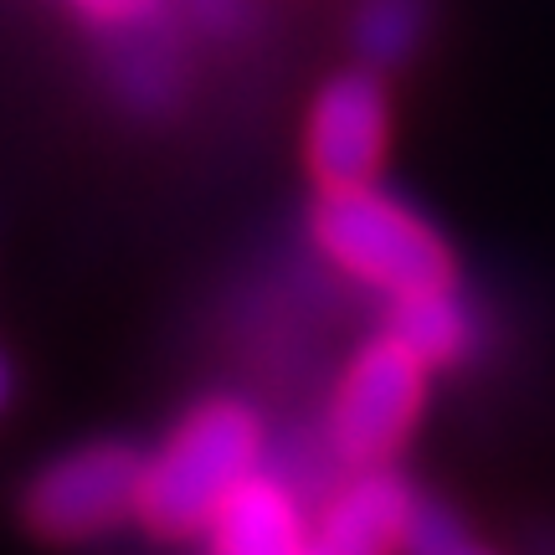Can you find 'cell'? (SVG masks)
<instances>
[{
	"label": "cell",
	"instance_id": "1",
	"mask_svg": "<svg viewBox=\"0 0 555 555\" xmlns=\"http://www.w3.org/2000/svg\"><path fill=\"white\" fill-rule=\"evenodd\" d=\"M262 422L247 401H201L176 433L144 457L139 519L155 535H196L211 525L227 494L258 474Z\"/></svg>",
	"mask_w": 555,
	"mask_h": 555
},
{
	"label": "cell",
	"instance_id": "15",
	"mask_svg": "<svg viewBox=\"0 0 555 555\" xmlns=\"http://www.w3.org/2000/svg\"><path fill=\"white\" fill-rule=\"evenodd\" d=\"M540 555H555V540H545V545H540Z\"/></svg>",
	"mask_w": 555,
	"mask_h": 555
},
{
	"label": "cell",
	"instance_id": "6",
	"mask_svg": "<svg viewBox=\"0 0 555 555\" xmlns=\"http://www.w3.org/2000/svg\"><path fill=\"white\" fill-rule=\"evenodd\" d=\"M416 499L386 463L360 468L345 489H339L314 530V551L324 555H391L401 551L406 519H412Z\"/></svg>",
	"mask_w": 555,
	"mask_h": 555
},
{
	"label": "cell",
	"instance_id": "12",
	"mask_svg": "<svg viewBox=\"0 0 555 555\" xmlns=\"http://www.w3.org/2000/svg\"><path fill=\"white\" fill-rule=\"evenodd\" d=\"M180 5L211 37H242L253 26V0H180Z\"/></svg>",
	"mask_w": 555,
	"mask_h": 555
},
{
	"label": "cell",
	"instance_id": "13",
	"mask_svg": "<svg viewBox=\"0 0 555 555\" xmlns=\"http://www.w3.org/2000/svg\"><path fill=\"white\" fill-rule=\"evenodd\" d=\"M453 555H489V551H478L474 540H463V545H457V551H453Z\"/></svg>",
	"mask_w": 555,
	"mask_h": 555
},
{
	"label": "cell",
	"instance_id": "11",
	"mask_svg": "<svg viewBox=\"0 0 555 555\" xmlns=\"http://www.w3.org/2000/svg\"><path fill=\"white\" fill-rule=\"evenodd\" d=\"M73 5H78L99 31H129V26H144V21L170 16V11H165V0H73Z\"/></svg>",
	"mask_w": 555,
	"mask_h": 555
},
{
	"label": "cell",
	"instance_id": "9",
	"mask_svg": "<svg viewBox=\"0 0 555 555\" xmlns=\"http://www.w3.org/2000/svg\"><path fill=\"white\" fill-rule=\"evenodd\" d=\"M391 339H401L422 365H448L474 345V319L463 309V298L448 288H422L401 294L391 309Z\"/></svg>",
	"mask_w": 555,
	"mask_h": 555
},
{
	"label": "cell",
	"instance_id": "5",
	"mask_svg": "<svg viewBox=\"0 0 555 555\" xmlns=\"http://www.w3.org/2000/svg\"><path fill=\"white\" fill-rule=\"evenodd\" d=\"M386 155V93L371 73H345L319 88L309 114V170L324 191L371 185Z\"/></svg>",
	"mask_w": 555,
	"mask_h": 555
},
{
	"label": "cell",
	"instance_id": "3",
	"mask_svg": "<svg viewBox=\"0 0 555 555\" xmlns=\"http://www.w3.org/2000/svg\"><path fill=\"white\" fill-rule=\"evenodd\" d=\"M422 391H427V365L401 339L386 335L376 345H365L350 360V371L339 376L335 406H330L335 457L356 463V468L391 463V453L416 427Z\"/></svg>",
	"mask_w": 555,
	"mask_h": 555
},
{
	"label": "cell",
	"instance_id": "16",
	"mask_svg": "<svg viewBox=\"0 0 555 555\" xmlns=\"http://www.w3.org/2000/svg\"><path fill=\"white\" fill-rule=\"evenodd\" d=\"M309 555H324V551H314V545H309Z\"/></svg>",
	"mask_w": 555,
	"mask_h": 555
},
{
	"label": "cell",
	"instance_id": "2",
	"mask_svg": "<svg viewBox=\"0 0 555 555\" xmlns=\"http://www.w3.org/2000/svg\"><path fill=\"white\" fill-rule=\"evenodd\" d=\"M314 242L339 273L360 278L391 298L453 283L448 242L376 185L324 191V201L314 206Z\"/></svg>",
	"mask_w": 555,
	"mask_h": 555
},
{
	"label": "cell",
	"instance_id": "10",
	"mask_svg": "<svg viewBox=\"0 0 555 555\" xmlns=\"http://www.w3.org/2000/svg\"><path fill=\"white\" fill-rule=\"evenodd\" d=\"M427 26V0H360L350 21V47L365 67H401Z\"/></svg>",
	"mask_w": 555,
	"mask_h": 555
},
{
	"label": "cell",
	"instance_id": "7",
	"mask_svg": "<svg viewBox=\"0 0 555 555\" xmlns=\"http://www.w3.org/2000/svg\"><path fill=\"white\" fill-rule=\"evenodd\" d=\"M206 535H211V555H309L304 504L283 478L262 468L227 494Z\"/></svg>",
	"mask_w": 555,
	"mask_h": 555
},
{
	"label": "cell",
	"instance_id": "14",
	"mask_svg": "<svg viewBox=\"0 0 555 555\" xmlns=\"http://www.w3.org/2000/svg\"><path fill=\"white\" fill-rule=\"evenodd\" d=\"M5 391H11V376H5V365H0V401H5Z\"/></svg>",
	"mask_w": 555,
	"mask_h": 555
},
{
	"label": "cell",
	"instance_id": "4",
	"mask_svg": "<svg viewBox=\"0 0 555 555\" xmlns=\"http://www.w3.org/2000/svg\"><path fill=\"white\" fill-rule=\"evenodd\" d=\"M144 453L129 442H88L47 463L26 489V525L41 540H93L139 515Z\"/></svg>",
	"mask_w": 555,
	"mask_h": 555
},
{
	"label": "cell",
	"instance_id": "8",
	"mask_svg": "<svg viewBox=\"0 0 555 555\" xmlns=\"http://www.w3.org/2000/svg\"><path fill=\"white\" fill-rule=\"evenodd\" d=\"M108 82L139 114H159V108L176 103L180 47L176 31H170V16L129 26V31H108Z\"/></svg>",
	"mask_w": 555,
	"mask_h": 555
}]
</instances>
